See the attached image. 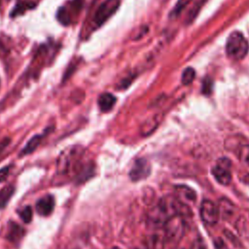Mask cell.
Masks as SVG:
<instances>
[{"label": "cell", "mask_w": 249, "mask_h": 249, "mask_svg": "<svg viewBox=\"0 0 249 249\" xmlns=\"http://www.w3.org/2000/svg\"><path fill=\"white\" fill-rule=\"evenodd\" d=\"M84 150L81 146H71L63 150L56 160V172L59 175H66L75 172L81 166Z\"/></svg>", "instance_id": "6da1fadb"}, {"label": "cell", "mask_w": 249, "mask_h": 249, "mask_svg": "<svg viewBox=\"0 0 249 249\" xmlns=\"http://www.w3.org/2000/svg\"><path fill=\"white\" fill-rule=\"evenodd\" d=\"M249 50V44L244 36L237 31L232 32L226 43V53L232 59H242L246 56Z\"/></svg>", "instance_id": "7a4b0ae2"}, {"label": "cell", "mask_w": 249, "mask_h": 249, "mask_svg": "<svg viewBox=\"0 0 249 249\" xmlns=\"http://www.w3.org/2000/svg\"><path fill=\"white\" fill-rule=\"evenodd\" d=\"M164 238L170 243L179 242L185 231V225L183 217L180 215H174L166 220L163 224Z\"/></svg>", "instance_id": "3957f363"}, {"label": "cell", "mask_w": 249, "mask_h": 249, "mask_svg": "<svg viewBox=\"0 0 249 249\" xmlns=\"http://www.w3.org/2000/svg\"><path fill=\"white\" fill-rule=\"evenodd\" d=\"M120 6V0H105L100 6L97 8L94 17L93 22L95 26L102 25L115 12L118 10Z\"/></svg>", "instance_id": "277c9868"}, {"label": "cell", "mask_w": 249, "mask_h": 249, "mask_svg": "<svg viewBox=\"0 0 249 249\" xmlns=\"http://www.w3.org/2000/svg\"><path fill=\"white\" fill-rule=\"evenodd\" d=\"M231 161L227 158L218 160L216 164L212 167V175L216 181L222 185H229L231 181Z\"/></svg>", "instance_id": "5b68a950"}, {"label": "cell", "mask_w": 249, "mask_h": 249, "mask_svg": "<svg viewBox=\"0 0 249 249\" xmlns=\"http://www.w3.org/2000/svg\"><path fill=\"white\" fill-rule=\"evenodd\" d=\"M200 217L201 220L207 225H215L219 218V207L210 199H204L200 203Z\"/></svg>", "instance_id": "8992f818"}, {"label": "cell", "mask_w": 249, "mask_h": 249, "mask_svg": "<svg viewBox=\"0 0 249 249\" xmlns=\"http://www.w3.org/2000/svg\"><path fill=\"white\" fill-rule=\"evenodd\" d=\"M151 172V165L146 159H138L129 170V178L132 181H140L147 178Z\"/></svg>", "instance_id": "52a82bcc"}, {"label": "cell", "mask_w": 249, "mask_h": 249, "mask_svg": "<svg viewBox=\"0 0 249 249\" xmlns=\"http://www.w3.org/2000/svg\"><path fill=\"white\" fill-rule=\"evenodd\" d=\"M175 195L174 196L183 204L189 206L190 204H193L196 200V192L185 185H178L174 189Z\"/></svg>", "instance_id": "ba28073f"}, {"label": "cell", "mask_w": 249, "mask_h": 249, "mask_svg": "<svg viewBox=\"0 0 249 249\" xmlns=\"http://www.w3.org/2000/svg\"><path fill=\"white\" fill-rule=\"evenodd\" d=\"M36 211L41 216H49L54 208V198L52 195H46L40 197L35 205Z\"/></svg>", "instance_id": "9c48e42d"}, {"label": "cell", "mask_w": 249, "mask_h": 249, "mask_svg": "<svg viewBox=\"0 0 249 249\" xmlns=\"http://www.w3.org/2000/svg\"><path fill=\"white\" fill-rule=\"evenodd\" d=\"M24 235V229L18 224L10 221L7 225L6 231V238L13 243L18 242Z\"/></svg>", "instance_id": "30bf717a"}, {"label": "cell", "mask_w": 249, "mask_h": 249, "mask_svg": "<svg viewBox=\"0 0 249 249\" xmlns=\"http://www.w3.org/2000/svg\"><path fill=\"white\" fill-rule=\"evenodd\" d=\"M50 128H51V127H48V129H46V130H45L43 133H41V134H36V135H34V136L26 143L25 147L21 150L19 156H26V155L32 153L34 150H36V148L40 145V143L42 142V140H43V138L46 136V134H48V132L51 131Z\"/></svg>", "instance_id": "8fae6325"}, {"label": "cell", "mask_w": 249, "mask_h": 249, "mask_svg": "<svg viewBox=\"0 0 249 249\" xmlns=\"http://www.w3.org/2000/svg\"><path fill=\"white\" fill-rule=\"evenodd\" d=\"M218 207H219L220 215H222V217L226 220H230L231 218H233V216L236 214V207L231 200L227 198L220 199V203Z\"/></svg>", "instance_id": "7c38bea8"}, {"label": "cell", "mask_w": 249, "mask_h": 249, "mask_svg": "<svg viewBox=\"0 0 249 249\" xmlns=\"http://www.w3.org/2000/svg\"><path fill=\"white\" fill-rule=\"evenodd\" d=\"M36 7V3L31 0H18L16 6L11 12V18H16L24 14L26 11L31 10Z\"/></svg>", "instance_id": "4fadbf2b"}, {"label": "cell", "mask_w": 249, "mask_h": 249, "mask_svg": "<svg viewBox=\"0 0 249 249\" xmlns=\"http://www.w3.org/2000/svg\"><path fill=\"white\" fill-rule=\"evenodd\" d=\"M97 103H98V106H99V109L102 111V112H108L110 111L113 106L115 105L116 103V97L109 93V92H104L102 94L99 95L98 97V100H97Z\"/></svg>", "instance_id": "5bb4252c"}, {"label": "cell", "mask_w": 249, "mask_h": 249, "mask_svg": "<svg viewBox=\"0 0 249 249\" xmlns=\"http://www.w3.org/2000/svg\"><path fill=\"white\" fill-rule=\"evenodd\" d=\"M14 192H15V187L13 185L5 186L0 190V209L4 208L7 205V203L13 196Z\"/></svg>", "instance_id": "9a60e30c"}, {"label": "cell", "mask_w": 249, "mask_h": 249, "mask_svg": "<svg viewBox=\"0 0 249 249\" xmlns=\"http://www.w3.org/2000/svg\"><path fill=\"white\" fill-rule=\"evenodd\" d=\"M195 77H196L195 69L192 68V67L186 68L182 73V83H183V85H185V86L190 85L194 81Z\"/></svg>", "instance_id": "2e32d148"}, {"label": "cell", "mask_w": 249, "mask_h": 249, "mask_svg": "<svg viewBox=\"0 0 249 249\" xmlns=\"http://www.w3.org/2000/svg\"><path fill=\"white\" fill-rule=\"evenodd\" d=\"M18 215L19 217L21 218V220L28 224L31 222L32 220V215H33V211H32V208L30 206H24L22 209L18 210Z\"/></svg>", "instance_id": "e0dca14e"}, {"label": "cell", "mask_w": 249, "mask_h": 249, "mask_svg": "<svg viewBox=\"0 0 249 249\" xmlns=\"http://www.w3.org/2000/svg\"><path fill=\"white\" fill-rule=\"evenodd\" d=\"M237 156L244 164L249 165V145H242L237 150Z\"/></svg>", "instance_id": "ac0fdd59"}, {"label": "cell", "mask_w": 249, "mask_h": 249, "mask_svg": "<svg viewBox=\"0 0 249 249\" xmlns=\"http://www.w3.org/2000/svg\"><path fill=\"white\" fill-rule=\"evenodd\" d=\"M192 0H178V2L176 3L175 7L173 8V10L171 11L170 17H177L180 15V13L188 6V4L191 2Z\"/></svg>", "instance_id": "d6986e66"}, {"label": "cell", "mask_w": 249, "mask_h": 249, "mask_svg": "<svg viewBox=\"0 0 249 249\" xmlns=\"http://www.w3.org/2000/svg\"><path fill=\"white\" fill-rule=\"evenodd\" d=\"M149 249H162L163 241L159 236H152L148 242Z\"/></svg>", "instance_id": "ffe728a7"}, {"label": "cell", "mask_w": 249, "mask_h": 249, "mask_svg": "<svg viewBox=\"0 0 249 249\" xmlns=\"http://www.w3.org/2000/svg\"><path fill=\"white\" fill-rule=\"evenodd\" d=\"M212 90V81L210 78H206L202 83V92L205 94H209Z\"/></svg>", "instance_id": "44dd1931"}, {"label": "cell", "mask_w": 249, "mask_h": 249, "mask_svg": "<svg viewBox=\"0 0 249 249\" xmlns=\"http://www.w3.org/2000/svg\"><path fill=\"white\" fill-rule=\"evenodd\" d=\"M10 174V166H4L0 169V182H4Z\"/></svg>", "instance_id": "7402d4cb"}, {"label": "cell", "mask_w": 249, "mask_h": 249, "mask_svg": "<svg viewBox=\"0 0 249 249\" xmlns=\"http://www.w3.org/2000/svg\"><path fill=\"white\" fill-rule=\"evenodd\" d=\"M192 249H207V247L201 238H197L195 240Z\"/></svg>", "instance_id": "603a6c76"}, {"label": "cell", "mask_w": 249, "mask_h": 249, "mask_svg": "<svg viewBox=\"0 0 249 249\" xmlns=\"http://www.w3.org/2000/svg\"><path fill=\"white\" fill-rule=\"evenodd\" d=\"M10 0H0V10H1V8L3 7V5H5V3H7V2H9Z\"/></svg>", "instance_id": "cb8c5ba5"}, {"label": "cell", "mask_w": 249, "mask_h": 249, "mask_svg": "<svg viewBox=\"0 0 249 249\" xmlns=\"http://www.w3.org/2000/svg\"><path fill=\"white\" fill-rule=\"evenodd\" d=\"M113 249H119V248H113Z\"/></svg>", "instance_id": "d4e9b609"}]
</instances>
